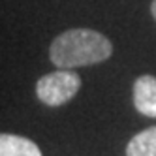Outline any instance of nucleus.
Returning <instances> with one entry per match:
<instances>
[{
    "label": "nucleus",
    "instance_id": "f257e3e1",
    "mask_svg": "<svg viewBox=\"0 0 156 156\" xmlns=\"http://www.w3.org/2000/svg\"><path fill=\"white\" fill-rule=\"evenodd\" d=\"M113 55L111 41L92 28H70L58 34L49 47V58L57 68L72 70L107 60Z\"/></svg>",
    "mask_w": 156,
    "mask_h": 156
},
{
    "label": "nucleus",
    "instance_id": "f03ea898",
    "mask_svg": "<svg viewBox=\"0 0 156 156\" xmlns=\"http://www.w3.org/2000/svg\"><path fill=\"white\" fill-rule=\"evenodd\" d=\"M79 88H81V77L75 72L60 68L58 72H51L40 77V81L36 83V96L41 104L58 107L68 104L79 92Z\"/></svg>",
    "mask_w": 156,
    "mask_h": 156
},
{
    "label": "nucleus",
    "instance_id": "7ed1b4c3",
    "mask_svg": "<svg viewBox=\"0 0 156 156\" xmlns=\"http://www.w3.org/2000/svg\"><path fill=\"white\" fill-rule=\"evenodd\" d=\"M133 105L141 115L156 119V77L141 75L133 83Z\"/></svg>",
    "mask_w": 156,
    "mask_h": 156
},
{
    "label": "nucleus",
    "instance_id": "20e7f679",
    "mask_svg": "<svg viewBox=\"0 0 156 156\" xmlns=\"http://www.w3.org/2000/svg\"><path fill=\"white\" fill-rule=\"evenodd\" d=\"M0 156H41L40 147L15 133H0Z\"/></svg>",
    "mask_w": 156,
    "mask_h": 156
},
{
    "label": "nucleus",
    "instance_id": "39448f33",
    "mask_svg": "<svg viewBox=\"0 0 156 156\" xmlns=\"http://www.w3.org/2000/svg\"><path fill=\"white\" fill-rule=\"evenodd\" d=\"M126 156H156V126L136 133L126 145Z\"/></svg>",
    "mask_w": 156,
    "mask_h": 156
},
{
    "label": "nucleus",
    "instance_id": "423d86ee",
    "mask_svg": "<svg viewBox=\"0 0 156 156\" xmlns=\"http://www.w3.org/2000/svg\"><path fill=\"white\" fill-rule=\"evenodd\" d=\"M151 13H152V19L156 21V0H152V4H151Z\"/></svg>",
    "mask_w": 156,
    "mask_h": 156
}]
</instances>
